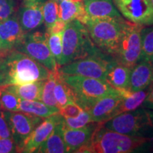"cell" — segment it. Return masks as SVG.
I'll list each match as a JSON object with an SVG mask.
<instances>
[{
  "label": "cell",
  "instance_id": "cell-1",
  "mask_svg": "<svg viewBox=\"0 0 153 153\" xmlns=\"http://www.w3.org/2000/svg\"><path fill=\"white\" fill-rule=\"evenodd\" d=\"M0 87L46 79L50 71L43 65L16 50L0 51Z\"/></svg>",
  "mask_w": 153,
  "mask_h": 153
},
{
  "label": "cell",
  "instance_id": "cell-2",
  "mask_svg": "<svg viewBox=\"0 0 153 153\" xmlns=\"http://www.w3.org/2000/svg\"><path fill=\"white\" fill-rule=\"evenodd\" d=\"M143 136L125 135L105 128L98 123L90 140L76 152L128 153L151 140Z\"/></svg>",
  "mask_w": 153,
  "mask_h": 153
},
{
  "label": "cell",
  "instance_id": "cell-3",
  "mask_svg": "<svg viewBox=\"0 0 153 153\" xmlns=\"http://www.w3.org/2000/svg\"><path fill=\"white\" fill-rule=\"evenodd\" d=\"M62 41V57L60 66L101 51L93 43L85 25L76 19L66 24Z\"/></svg>",
  "mask_w": 153,
  "mask_h": 153
},
{
  "label": "cell",
  "instance_id": "cell-4",
  "mask_svg": "<svg viewBox=\"0 0 153 153\" xmlns=\"http://www.w3.org/2000/svg\"><path fill=\"white\" fill-rule=\"evenodd\" d=\"M125 22L123 18L89 16L85 25L96 46L102 52L114 57L118 48Z\"/></svg>",
  "mask_w": 153,
  "mask_h": 153
},
{
  "label": "cell",
  "instance_id": "cell-5",
  "mask_svg": "<svg viewBox=\"0 0 153 153\" xmlns=\"http://www.w3.org/2000/svg\"><path fill=\"white\" fill-rule=\"evenodd\" d=\"M60 74L73 91L75 103L84 110L89 111L97 101L116 90L104 80L76 74Z\"/></svg>",
  "mask_w": 153,
  "mask_h": 153
},
{
  "label": "cell",
  "instance_id": "cell-6",
  "mask_svg": "<svg viewBox=\"0 0 153 153\" xmlns=\"http://www.w3.org/2000/svg\"><path fill=\"white\" fill-rule=\"evenodd\" d=\"M102 124L107 129L133 136H142L141 133L153 128L150 111L143 107L122 113Z\"/></svg>",
  "mask_w": 153,
  "mask_h": 153
},
{
  "label": "cell",
  "instance_id": "cell-7",
  "mask_svg": "<svg viewBox=\"0 0 153 153\" xmlns=\"http://www.w3.org/2000/svg\"><path fill=\"white\" fill-rule=\"evenodd\" d=\"M143 27L126 21L118 48L113 57L118 62L131 68L140 60V31Z\"/></svg>",
  "mask_w": 153,
  "mask_h": 153
},
{
  "label": "cell",
  "instance_id": "cell-8",
  "mask_svg": "<svg viewBox=\"0 0 153 153\" xmlns=\"http://www.w3.org/2000/svg\"><path fill=\"white\" fill-rule=\"evenodd\" d=\"M14 49L27 55L41 63L50 72L58 70L59 66L50 51L47 33L26 32Z\"/></svg>",
  "mask_w": 153,
  "mask_h": 153
},
{
  "label": "cell",
  "instance_id": "cell-9",
  "mask_svg": "<svg viewBox=\"0 0 153 153\" xmlns=\"http://www.w3.org/2000/svg\"><path fill=\"white\" fill-rule=\"evenodd\" d=\"M114 58L102 51L59 67L60 73L76 74L106 81L108 68Z\"/></svg>",
  "mask_w": 153,
  "mask_h": 153
},
{
  "label": "cell",
  "instance_id": "cell-10",
  "mask_svg": "<svg viewBox=\"0 0 153 153\" xmlns=\"http://www.w3.org/2000/svg\"><path fill=\"white\" fill-rule=\"evenodd\" d=\"M116 9L128 22L153 26V6L150 0H112Z\"/></svg>",
  "mask_w": 153,
  "mask_h": 153
},
{
  "label": "cell",
  "instance_id": "cell-11",
  "mask_svg": "<svg viewBox=\"0 0 153 153\" xmlns=\"http://www.w3.org/2000/svg\"><path fill=\"white\" fill-rule=\"evenodd\" d=\"M43 120V118L22 111H9V123L12 138L19 152L23 143L32 131Z\"/></svg>",
  "mask_w": 153,
  "mask_h": 153
},
{
  "label": "cell",
  "instance_id": "cell-12",
  "mask_svg": "<svg viewBox=\"0 0 153 153\" xmlns=\"http://www.w3.org/2000/svg\"><path fill=\"white\" fill-rule=\"evenodd\" d=\"M62 118V116L60 114H56L44 118L24 141L19 152H36L42 143L51 135L55 126Z\"/></svg>",
  "mask_w": 153,
  "mask_h": 153
},
{
  "label": "cell",
  "instance_id": "cell-13",
  "mask_svg": "<svg viewBox=\"0 0 153 153\" xmlns=\"http://www.w3.org/2000/svg\"><path fill=\"white\" fill-rule=\"evenodd\" d=\"M123 98V91L116 89L97 101L88 111L93 122L103 123L114 117V113Z\"/></svg>",
  "mask_w": 153,
  "mask_h": 153
},
{
  "label": "cell",
  "instance_id": "cell-14",
  "mask_svg": "<svg viewBox=\"0 0 153 153\" xmlns=\"http://www.w3.org/2000/svg\"><path fill=\"white\" fill-rule=\"evenodd\" d=\"M26 33L21 26L18 17L10 16L0 22V51L6 52L14 49Z\"/></svg>",
  "mask_w": 153,
  "mask_h": 153
},
{
  "label": "cell",
  "instance_id": "cell-15",
  "mask_svg": "<svg viewBox=\"0 0 153 153\" xmlns=\"http://www.w3.org/2000/svg\"><path fill=\"white\" fill-rule=\"evenodd\" d=\"M43 1L25 0L19 13V21L23 30L31 31L43 23Z\"/></svg>",
  "mask_w": 153,
  "mask_h": 153
},
{
  "label": "cell",
  "instance_id": "cell-16",
  "mask_svg": "<svg viewBox=\"0 0 153 153\" xmlns=\"http://www.w3.org/2000/svg\"><path fill=\"white\" fill-rule=\"evenodd\" d=\"M153 82V70L150 62L140 60L131 68L127 90L135 92L150 87Z\"/></svg>",
  "mask_w": 153,
  "mask_h": 153
},
{
  "label": "cell",
  "instance_id": "cell-17",
  "mask_svg": "<svg viewBox=\"0 0 153 153\" xmlns=\"http://www.w3.org/2000/svg\"><path fill=\"white\" fill-rule=\"evenodd\" d=\"M98 123H91L85 127L70 129L63 126V135L68 152H76L91 138Z\"/></svg>",
  "mask_w": 153,
  "mask_h": 153
},
{
  "label": "cell",
  "instance_id": "cell-18",
  "mask_svg": "<svg viewBox=\"0 0 153 153\" xmlns=\"http://www.w3.org/2000/svg\"><path fill=\"white\" fill-rule=\"evenodd\" d=\"M85 9L90 17L122 18L112 0H82Z\"/></svg>",
  "mask_w": 153,
  "mask_h": 153
},
{
  "label": "cell",
  "instance_id": "cell-19",
  "mask_svg": "<svg viewBox=\"0 0 153 153\" xmlns=\"http://www.w3.org/2000/svg\"><path fill=\"white\" fill-rule=\"evenodd\" d=\"M63 117L56 124L48 137L38 148V153H65L68 152L63 135Z\"/></svg>",
  "mask_w": 153,
  "mask_h": 153
},
{
  "label": "cell",
  "instance_id": "cell-20",
  "mask_svg": "<svg viewBox=\"0 0 153 153\" xmlns=\"http://www.w3.org/2000/svg\"><path fill=\"white\" fill-rule=\"evenodd\" d=\"M59 19L66 24L73 20L79 21L83 24L89 18L86 12L82 1H66L62 0L58 2Z\"/></svg>",
  "mask_w": 153,
  "mask_h": 153
},
{
  "label": "cell",
  "instance_id": "cell-21",
  "mask_svg": "<svg viewBox=\"0 0 153 153\" xmlns=\"http://www.w3.org/2000/svg\"><path fill=\"white\" fill-rule=\"evenodd\" d=\"M131 70V68L120 64L114 59L107 72L106 82L118 90H127Z\"/></svg>",
  "mask_w": 153,
  "mask_h": 153
},
{
  "label": "cell",
  "instance_id": "cell-22",
  "mask_svg": "<svg viewBox=\"0 0 153 153\" xmlns=\"http://www.w3.org/2000/svg\"><path fill=\"white\" fill-rule=\"evenodd\" d=\"M45 80H39L22 85H9L4 88L14 93L22 100L41 101L42 90Z\"/></svg>",
  "mask_w": 153,
  "mask_h": 153
},
{
  "label": "cell",
  "instance_id": "cell-23",
  "mask_svg": "<svg viewBox=\"0 0 153 153\" xmlns=\"http://www.w3.org/2000/svg\"><path fill=\"white\" fill-rule=\"evenodd\" d=\"M149 89L150 87L135 92H131L128 90H121L123 94V98L115 111L114 117L122 113L131 111L140 108L142 106L146 96L148 95Z\"/></svg>",
  "mask_w": 153,
  "mask_h": 153
},
{
  "label": "cell",
  "instance_id": "cell-24",
  "mask_svg": "<svg viewBox=\"0 0 153 153\" xmlns=\"http://www.w3.org/2000/svg\"><path fill=\"white\" fill-rule=\"evenodd\" d=\"M19 111L33 114L43 118L59 114L60 109L57 107L50 106L41 101H29L21 99L19 103Z\"/></svg>",
  "mask_w": 153,
  "mask_h": 153
},
{
  "label": "cell",
  "instance_id": "cell-25",
  "mask_svg": "<svg viewBox=\"0 0 153 153\" xmlns=\"http://www.w3.org/2000/svg\"><path fill=\"white\" fill-rule=\"evenodd\" d=\"M54 95L59 109L69 103L75 102L73 91L68 84L63 80L60 72L57 75L56 84L54 88Z\"/></svg>",
  "mask_w": 153,
  "mask_h": 153
},
{
  "label": "cell",
  "instance_id": "cell-26",
  "mask_svg": "<svg viewBox=\"0 0 153 153\" xmlns=\"http://www.w3.org/2000/svg\"><path fill=\"white\" fill-rule=\"evenodd\" d=\"M58 73V70L50 72L48 76L44 82L43 90H42L41 101L50 106L57 107V101L54 95V88L56 84Z\"/></svg>",
  "mask_w": 153,
  "mask_h": 153
},
{
  "label": "cell",
  "instance_id": "cell-27",
  "mask_svg": "<svg viewBox=\"0 0 153 153\" xmlns=\"http://www.w3.org/2000/svg\"><path fill=\"white\" fill-rule=\"evenodd\" d=\"M140 37V60L150 61L153 57V26L150 27L144 26L141 29Z\"/></svg>",
  "mask_w": 153,
  "mask_h": 153
},
{
  "label": "cell",
  "instance_id": "cell-28",
  "mask_svg": "<svg viewBox=\"0 0 153 153\" xmlns=\"http://www.w3.org/2000/svg\"><path fill=\"white\" fill-rule=\"evenodd\" d=\"M43 22L47 29L59 19V4L56 0H48L43 3Z\"/></svg>",
  "mask_w": 153,
  "mask_h": 153
},
{
  "label": "cell",
  "instance_id": "cell-29",
  "mask_svg": "<svg viewBox=\"0 0 153 153\" xmlns=\"http://www.w3.org/2000/svg\"><path fill=\"white\" fill-rule=\"evenodd\" d=\"M0 88L1 90L0 101L2 110L11 112L19 111V103L21 99H19L14 93L7 90L4 87Z\"/></svg>",
  "mask_w": 153,
  "mask_h": 153
},
{
  "label": "cell",
  "instance_id": "cell-30",
  "mask_svg": "<svg viewBox=\"0 0 153 153\" xmlns=\"http://www.w3.org/2000/svg\"><path fill=\"white\" fill-rule=\"evenodd\" d=\"M62 33H48V43L50 51L59 67L60 66L62 57Z\"/></svg>",
  "mask_w": 153,
  "mask_h": 153
},
{
  "label": "cell",
  "instance_id": "cell-31",
  "mask_svg": "<svg viewBox=\"0 0 153 153\" xmlns=\"http://www.w3.org/2000/svg\"><path fill=\"white\" fill-rule=\"evenodd\" d=\"M63 123L65 127L70 129L83 128L88 124L93 123L91 115L88 111L83 110L76 117L63 118Z\"/></svg>",
  "mask_w": 153,
  "mask_h": 153
},
{
  "label": "cell",
  "instance_id": "cell-32",
  "mask_svg": "<svg viewBox=\"0 0 153 153\" xmlns=\"http://www.w3.org/2000/svg\"><path fill=\"white\" fill-rule=\"evenodd\" d=\"M0 137H12L9 123V111L2 109L0 110Z\"/></svg>",
  "mask_w": 153,
  "mask_h": 153
},
{
  "label": "cell",
  "instance_id": "cell-33",
  "mask_svg": "<svg viewBox=\"0 0 153 153\" xmlns=\"http://www.w3.org/2000/svg\"><path fill=\"white\" fill-rule=\"evenodd\" d=\"M84 109L75 102L69 103L64 107L60 108V114L63 118H74Z\"/></svg>",
  "mask_w": 153,
  "mask_h": 153
},
{
  "label": "cell",
  "instance_id": "cell-34",
  "mask_svg": "<svg viewBox=\"0 0 153 153\" xmlns=\"http://www.w3.org/2000/svg\"><path fill=\"white\" fill-rule=\"evenodd\" d=\"M14 8V0H0V22L12 16Z\"/></svg>",
  "mask_w": 153,
  "mask_h": 153
},
{
  "label": "cell",
  "instance_id": "cell-35",
  "mask_svg": "<svg viewBox=\"0 0 153 153\" xmlns=\"http://www.w3.org/2000/svg\"><path fill=\"white\" fill-rule=\"evenodd\" d=\"M16 145L12 137L1 138L0 137V153L16 152Z\"/></svg>",
  "mask_w": 153,
  "mask_h": 153
},
{
  "label": "cell",
  "instance_id": "cell-36",
  "mask_svg": "<svg viewBox=\"0 0 153 153\" xmlns=\"http://www.w3.org/2000/svg\"><path fill=\"white\" fill-rule=\"evenodd\" d=\"M66 23L63 22L62 20H61L60 19H58L55 22L51 27L47 29V33L51 34V33H62L63 30H64L65 28Z\"/></svg>",
  "mask_w": 153,
  "mask_h": 153
},
{
  "label": "cell",
  "instance_id": "cell-37",
  "mask_svg": "<svg viewBox=\"0 0 153 153\" xmlns=\"http://www.w3.org/2000/svg\"><path fill=\"white\" fill-rule=\"evenodd\" d=\"M143 108H148L150 110H153V82L150 86V89L148 95L145 97L142 106Z\"/></svg>",
  "mask_w": 153,
  "mask_h": 153
},
{
  "label": "cell",
  "instance_id": "cell-38",
  "mask_svg": "<svg viewBox=\"0 0 153 153\" xmlns=\"http://www.w3.org/2000/svg\"><path fill=\"white\" fill-rule=\"evenodd\" d=\"M150 118H151V120H152V125H153V110L150 111Z\"/></svg>",
  "mask_w": 153,
  "mask_h": 153
},
{
  "label": "cell",
  "instance_id": "cell-39",
  "mask_svg": "<svg viewBox=\"0 0 153 153\" xmlns=\"http://www.w3.org/2000/svg\"><path fill=\"white\" fill-rule=\"evenodd\" d=\"M150 64H151V66H152V70H153V57L151 58V60H150Z\"/></svg>",
  "mask_w": 153,
  "mask_h": 153
},
{
  "label": "cell",
  "instance_id": "cell-40",
  "mask_svg": "<svg viewBox=\"0 0 153 153\" xmlns=\"http://www.w3.org/2000/svg\"><path fill=\"white\" fill-rule=\"evenodd\" d=\"M1 59H2V55H1V53H0V65H1Z\"/></svg>",
  "mask_w": 153,
  "mask_h": 153
},
{
  "label": "cell",
  "instance_id": "cell-41",
  "mask_svg": "<svg viewBox=\"0 0 153 153\" xmlns=\"http://www.w3.org/2000/svg\"><path fill=\"white\" fill-rule=\"evenodd\" d=\"M28 1H43V0H28Z\"/></svg>",
  "mask_w": 153,
  "mask_h": 153
},
{
  "label": "cell",
  "instance_id": "cell-42",
  "mask_svg": "<svg viewBox=\"0 0 153 153\" xmlns=\"http://www.w3.org/2000/svg\"><path fill=\"white\" fill-rule=\"evenodd\" d=\"M2 108H1V101H0V110H1Z\"/></svg>",
  "mask_w": 153,
  "mask_h": 153
},
{
  "label": "cell",
  "instance_id": "cell-43",
  "mask_svg": "<svg viewBox=\"0 0 153 153\" xmlns=\"http://www.w3.org/2000/svg\"><path fill=\"white\" fill-rule=\"evenodd\" d=\"M150 1H151V3H152V4L153 6V0H150Z\"/></svg>",
  "mask_w": 153,
  "mask_h": 153
},
{
  "label": "cell",
  "instance_id": "cell-44",
  "mask_svg": "<svg viewBox=\"0 0 153 153\" xmlns=\"http://www.w3.org/2000/svg\"><path fill=\"white\" fill-rule=\"evenodd\" d=\"M1 88H0V95H1Z\"/></svg>",
  "mask_w": 153,
  "mask_h": 153
},
{
  "label": "cell",
  "instance_id": "cell-45",
  "mask_svg": "<svg viewBox=\"0 0 153 153\" xmlns=\"http://www.w3.org/2000/svg\"><path fill=\"white\" fill-rule=\"evenodd\" d=\"M0 49H1V41H0Z\"/></svg>",
  "mask_w": 153,
  "mask_h": 153
}]
</instances>
